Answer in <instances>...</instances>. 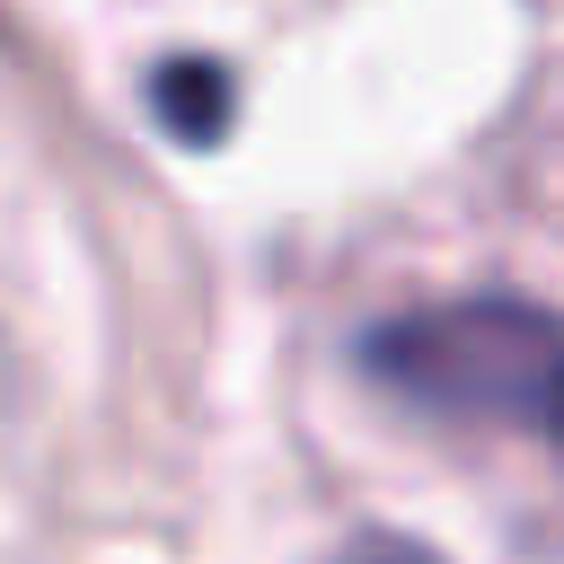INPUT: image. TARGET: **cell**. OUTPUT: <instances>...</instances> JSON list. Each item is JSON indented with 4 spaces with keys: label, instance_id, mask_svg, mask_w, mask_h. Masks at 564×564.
<instances>
[{
    "label": "cell",
    "instance_id": "6da1fadb",
    "mask_svg": "<svg viewBox=\"0 0 564 564\" xmlns=\"http://www.w3.org/2000/svg\"><path fill=\"white\" fill-rule=\"evenodd\" d=\"M370 388H388L414 414L520 432L564 458V317L511 291L423 300L361 335Z\"/></svg>",
    "mask_w": 564,
    "mask_h": 564
},
{
    "label": "cell",
    "instance_id": "7a4b0ae2",
    "mask_svg": "<svg viewBox=\"0 0 564 564\" xmlns=\"http://www.w3.org/2000/svg\"><path fill=\"white\" fill-rule=\"evenodd\" d=\"M150 115L176 132V141H220L229 132V70L220 62H203V53H176V62H159L150 70Z\"/></svg>",
    "mask_w": 564,
    "mask_h": 564
},
{
    "label": "cell",
    "instance_id": "3957f363",
    "mask_svg": "<svg viewBox=\"0 0 564 564\" xmlns=\"http://www.w3.org/2000/svg\"><path fill=\"white\" fill-rule=\"evenodd\" d=\"M326 564H441L423 538H397V529H361V538H344Z\"/></svg>",
    "mask_w": 564,
    "mask_h": 564
}]
</instances>
